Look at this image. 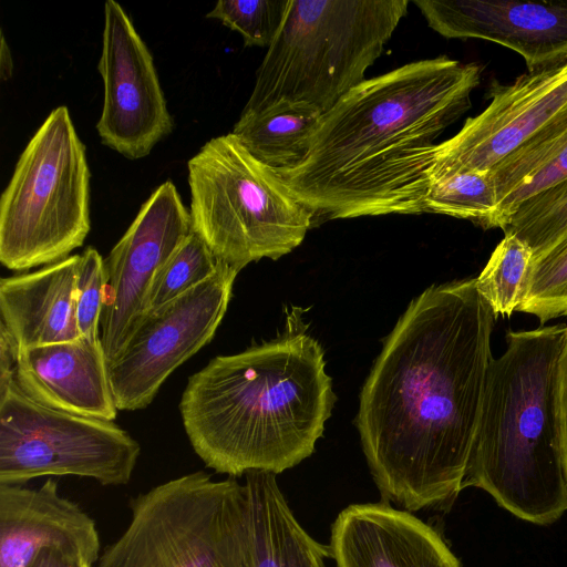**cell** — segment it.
Listing matches in <instances>:
<instances>
[{"mask_svg":"<svg viewBox=\"0 0 567 567\" xmlns=\"http://www.w3.org/2000/svg\"><path fill=\"white\" fill-rule=\"evenodd\" d=\"M495 319L475 278L456 280L425 289L384 340L355 425L386 499L419 511L463 489Z\"/></svg>","mask_w":567,"mask_h":567,"instance_id":"cell-1","label":"cell"},{"mask_svg":"<svg viewBox=\"0 0 567 567\" xmlns=\"http://www.w3.org/2000/svg\"><path fill=\"white\" fill-rule=\"evenodd\" d=\"M481 66L445 55L363 81L323 113L305 159L278 172L313 214H423L435 140L471 107Z\"/></svg>","mask_w":567,"mask_h":567,"instance_id":"cell-2","label":"cell"},{"mask_svg":"<svg viewBox=\"0 0 567 567\" xmlns=\"http://www.w3.org/2000/svg\"><path fill=\"white\" fill-rule=\"evenodd\" d=\"M336 401L324 352L298 309L285 332L188 378L179 412L194 452L229 477L275 475L313 452Z\"/></svg>","mask_w":567,"mask_h":567,"instance_id":"cell-3","label":"cell"},{"mask_svg":"<svg viewBox=\"0 0 567 567\" xmlns=\"http://www.w3.org/2000/svg\"><path fill=\"white\" fill-rule=\"evenodd\" d=\"M566 326L508 330L493 359L462 488L487 492L513 515L539 525L567 511L556 419L557 367Z\"/></svg>","mask_w":567,"mask_h":567,"instance_id":"cell-4","label":"cell"},{"mask_svg":"<svg viewBox=\"0 0 567 567\" xmlns=\"http://www.w3.org/2000/svg\"><path fill=\"white\" fill-rule=\"evenodd\" d=\"M409 3L290 0L243 113L282 102L326 113L367 80L365 72L383 53Z\"/></svg>","mask_w":567,"mask_h":567,"instance_id":"cell-5","label":"cell"},{"mask_svg":"<svg viewBox=\"0 0 567 567\" xmlns=\"http://www.w3.org/2000/svg\"><path fill=\"white\" fill-rule=\"evenodd\" d=\"M187 168L192 230L238 271L291 252L311 227L315 214L231 132L206 142Z\"/></svg>","mask_w":567,"mask_h":567,"instance_id":"cell-6","label":"cell"},{"mask_svg":"<svg viewBox=\"0 0 567 567\" xmlns=\"http://www.w3.org/2000/svg\"><path fill=\"white\" fill-rule=\"evenodd\" d=\"M90 169L66 106L21 153L0 198V261L28 270L69 257L90 233Z\"/></svg>","mask_w":567,"mask_h":567,"instance_id":"cell-7","label":"cell"},{"mask_svg":"<svg viewBox=\"0 0 567 567\" xmlns=\"http://www.w3.org/2000/svg\"><path fill=\"white\" fill-rule=\"evenodd\" d=\"M141 445L113 421L40 405L16 381L0 389V484L79 476L104 486L127 484Z\"/></svg>","mask_w":567,"mask_h":567,"instance_id":"cell-8","label":"cell"},{"mask_svg":"<svg viewBox=\"0 0 567 567\" xmlns=\"http://www.w3.org/2000/svg\"><path fill=\"white\" fill-rule=\"evenodd\" d=\"M244 492L235 477L198 471L138 494L127 527L96 567H215Z\"/></svg>","mask_w":567,"mask_h":567,"instance_id":"cell-9","label":"cell"},{"mask_svg":"<svg viewBox=\"0 0 567 567\" xmlns=\"http://www.w3.org/2000/svg\"><path fill=\"white\" fill-rule=\"evenodd\" d=\"M238 270L219 261L204 282L147 312L109 364L117 410L150 405L164 381L214 338L231 298Z\"/></svg>","mask_w":567,"mask_h":567,"instance_id":"cell-10","label":"cell"},{"mask_svg":"<svg viewBox=\"0 0 567 567\" xmlns=\"http://www.w3.org/2000/svg\"><path fill=\"white\" fill-rule=\"evenodd\" d=\"M192 233L189 210L171 181L142 205L106 259V293L100 336L107 365L122 352L141 320L163 266Z\"/></svg>","mask_w":567,"mask_h":567,"instance_id":"cell-11","label":"cell"},{"mask_svg":"<svg viewBox=\"0 0 567 567\" xmlns=\"http://www.w3.org/2000/svg\"><path fill=\"white\" fill-rule=\"evenodd\" d=\"M104 97L96 130L102 143L137 159L172 132L153 56L120 3H104L102 52L97 64Z\"/></svg>","mask_w":567,"mask_h":567,"instance_id":"cell-12","label":"cell"},{"mask_svg":"<svg viewBox=\"0 0 567 567\" xmlns=\"http://www.w3.org/2000/svg\"><path fill=\"white\" fill-rule=\"evenodd\" d=\"M487 107L432 150L429 182L457 171H491L567 102V61L527 72L511 84L493 81Z\"/></svg>","mask_w":567,"mask_h":567,"instance_id":"cell-13","label":"cell"},{"mask_svg":"<svg viewBox=\"0 0 567 567\" xmlns=\"http://www.w3.org/2000/svg\"><path fill=\"white\" fill-rule=\"evenodd\" d=\"M446 39H481L518 53L528 72L567 61V0H413Z\"/></svg>","mask_w":567,"mask_h":567,"instance_id":"cell-14","label":"cell"},{"mask_svg":"<svg viewBox=\"0 0 567 567\" xmlns=\"http://www.w3.org/2000/svg\"><path fill=\"white\" fill-rule=\"evenodd\" d=\"M45 549L94 567L101 556L95 520L52 478L38 488L0 484V567H27Z\"/></svg>","mask_w":567,"mask_h":567,"instance_id":"cell-15","label":"cell"},{"mask_svg":"<svg viewBox=\"0 0 567 567\" xmlns=\"http://www.w3.org/2000/svg\"><path fill=\"white\" fill-rule=\"evenodd\" d=\"M329 547L338 567H462L430 525L384 503L341 511Z\"/></svg>","mask_w":567,"mask_h":567,"instance_id":"cell-16","label":"cell"},{"mask_svg":"<svg viewBox=\"0 0 567 567\" xmlns=\"http://www.w3.org/2000/svg\"><path fill=\"white\" fill-rule=\"evenodd\" d=\"M16 382L49 409L105 421L117 416L101 339L81 336L19 351Z\"/></svg>","mask_w":567,"mask_h":567,"instance_id":"cell-17","label":"cell"},{"mask_svg":"<svg viewBox=\"0 0 567 567\" xmlns=\"http://www.w3.org/2000/svg\"><path fill=\"white\" fill-rule=\"evenodd\" d=\"M80 255L0 280L1 322L18 350L81 337L75 317Z\"/></svg>","mask_w":567,"mask_h":567,"instance_id":"cell-18","label":"cell"},{"mask_svg":"<svg viewBox=\"0 0 567 567\" xmlns=\"http://www.w3.org/2000/svg\"><path fill=\"white\" fill-rule=\"evenodd\" d=\"M247 515L254 567H326L330 547L313 539L299 524L276 475H246Z\"/></svg>","mask_w":567,"mask_h":567,"instance_id":"cell-19","label":"cell"},{"mask_svg":"<svg viewBox=\"0 0 567 567\" xmlns=\"http://www.w3.org/2000/svg\"><path fill=\"white\" fill-rule=\"evenodd\" d=\"M489 173L504 230L524 202L567 178V102Z\"/></svg>","mask_w":567,"mask_h":567,"instance_id":"cell-20","label":"cell"},{"mask_svg":"<svg viewBox=\"0 0 567 567\" xmlns=\"http://www.w3.org/2000/svg\"><path fill=\"white\" fill-rule=\"evenodd\" d=\"M321 115L311 106L282 102L241 112L231 133L258 161L281 172L305 159Z\"/></svg>","mask_w":567,"mask_h":567,"instance_id":"cell-21","label":"cell"},{"mask_svg":"<svg viewBox=\"0 0 567 567\" xmlns=\"http://www.w3.org/2000/svg\"><path fill=\"white\" fill-rule=\"evenodd\" d=\"M424 213L467 219L484 229L498 228V200L489 171H457L433 177Z\"/></svg>","mask_w":567,"mask_h":567,"instance_id":"cell-22","label":"cell"},{"mask_svg":"<svg viewBox=\"0 0 567 567\" xmlns=\"http://www.w3.org/2000/svg\"><path fill=\"white\" fill-rule=\"evenodd\" d=\"M481 274L476 289L496 318L509 317L520 306L527 287L534 251L514 234L504 233Z\"/></svg>","mask_w":567,"mask_h":567,"instance_id":"cell-23","label":"cell"},{"mask_svg":"<svg viewBox=\"0 0 567 567\" xmlns=\"http://www.w3.org/2000/svg\"><path fill=\"white\" fill-rule=\"evenodd\" d=\"M516 235L539 259L567 235V178L524 202L503 230Z\"/></svg>","mask_w":567,"mask_h":567,"instance_id":"cell-24","label":"cell"},{"mask_svg":"<svg viewBox=\"0 0 567 567\" xmlns=\"http://www.w3.org/2000/svg\"><path fill=\"white\" fill-rule=\"evenodd\" d=\"M217 265L218 260L209 247L192 230L155 278L147 296L146 313L207 280Z\"/></svg>","mask_w":567,"mask_h":567,"instance_id":"cell-25","label":"cell"},{"mask_svg":"<svg viewBox=\"0 0 567 567\" xmlns=\"http://www.w3.org/2000/svg\"><path fill=\"white\" fill-rule=\"evenodd\" d=\"M517 311L535 316L542 326L567 317V235L533 261L525 297Z\"/></svg>","mask_w":567,"mask_h":567,"instance_id":"cell-26","label":"cell"},{"mask_svg":"<svg viewBox=\"0 0 567 567\" xmlns=\"http://www.w3.org/2000/svg\"><path fill=\"white\" fill-rule=\"evenodd\" d=\"M290 0H219L206 14L237 31L246 47L269 48L275 41Z\"/></svg>","mask_w":567,"mask_h":567,"instance_id":"cell-27","label":"cell"},{"mask_svg":"<svg viewBox=\"0 0 567 567\" xmlns=\"http://www.w3.org/2000/svg\"><path fill=\"white\" fill-rule=\"evenodd\" d=\"M106 293L104 259L93 248L80 255L76 276L75 317L82 337L101 339L100 323Z\"/></svg>","mask_w":567,"mask_h":567,"instance_id":"cell-28","label":"cell"},{"mask_svg":"<svg viewBox=\"0 0 567 567\" xmlns=\"http://www.w3.org/2000/svg\"><path fill=\"white\" fill-rule=\"evenodd\" d=\"M556 419L561 461L567 476V326L557 367Z\"/></svg>","mask_w":567,"mask_h":567,"instance_id":"cell-29","label":"cell"},{"mask_svg":"<svg viewBox=\"0 0 567 567\" xmlns=\"http://www.w3.org/2000/svg\"><path fill=\"white\" fill-rule=\"evenodd\" d=\"M18 353L14 339L6 326L0 322V389L16 381Z\"/></svg>","mask_w":567,"mask_h":567,"instance_id":"cell-30","label":"cell"},{"mask_svg":"<svg viewBox=\"0 0 567 567\" xmlns=\"http://www.w3.org/2000/svg\"><path fill=\"white\" fill-rule=\"evenodd\" d=\"M27 567H90L84 563L71 558L60 550L45 549L38 554V556Z\"/></svg>","mask_w":567,"mask_h":567,"instance_id":"cell-31","label":"cell"}]
</instances>
